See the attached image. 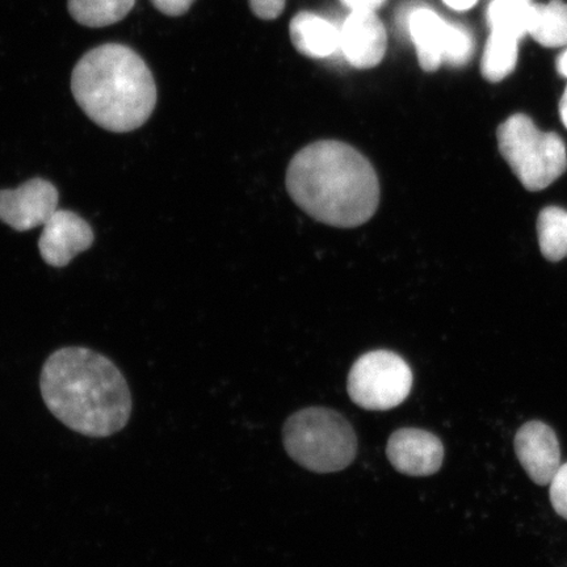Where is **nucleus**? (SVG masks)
Instances as JSON below:
<instances>
[{
    "mask_svg": "<svg viewBox=\"0 0 567 567\" xmlns=\"http://www.w3.org/2000/svg\"><path fill=\"white\" fill-rule=\"evenodd\" d=\"M42 400L61 423L87 437H110L131 420L133 401L122 371L86 347H63L48 358Z\"/></svg>",
    "mask_w": 567,
    "mask_h": 567,
    "instance_id": "nucleus-1",
    "label": "nucleus"
},
{
    "mask_svg": "<svg viewBox=\"0 0 567 567\" xmlns=\"http://www.w3.org/2000/svg\"><path fill=\"white\" fill-rule=\"evenodd\" d=\"M287 188L305 213L337 228L370 221L380 202L371 162L339 141H318L297 153L288 167Z\"/></svg>",
    "mask_w": 567,
    "mask_h": 567,
    "instance_id": "nucleus-2",
    "label": "nucleus"
},
{
    "mask_svg": "<svg viewBox=\"0 0 567 567\" xmlns=\"http://www.w3.org/2000/svg\"><path fill=\"white\" fill-rule=\"evenodd\" d=\"M82 111L103 130L130 133L144 125L157 105L151 69L132 48L104 44L84 54L71 75Z\"/></svg>",
    "mask_w": 567,
    "mask_h": 567,
    "instance_id": "nucleus-3",
    "label": "nucleus"
},
{
    "mask_svg": "<svg viewBox=\"0 0 567 567\" xmlns=\"http://www.w3.org/2000/svg\"><path fill=\"white\" fill-rule=\"evenodd\" d=\"M282 437L288 455L316 473L343 471L358 453V437L351 423L331 409L299 411L284 425Z\"/></svg>",
    "mask_w": 567,
    "mask_h": 567,
    "instance_id": "nucleus-4",
    "label": "nucleus"
},
{
    "mask_svg": "<svg viewBox=\"0 0 567 567\" xmlns=\"http://www.w3.org/2000/svg\"><path fill=\"white\" fill-rule=\"evenodd\" d=\"M502 157L523 187L536 193L548 188L567 168L565 142L555 132H542L523 113L509 116L496 131Z\"/></svg>",
    "mask_w": 567,
    "mask_h": 567,
    "instance_id": "nucleus-5",
    "label": "nucleus"
},
{
    "mask_svg": "<svg viewBox=\"0 0 567 567\" xmlns=\"http://www.w3.org/2000/svg\"><path fill=\"white\" fill-rule=\"evenodd\" d=\"M413 386V372L400 354L379 350L354 361L349 374V394L358 406L385 411L400 406Z\"/></svg>",
    "mask_w": 567,
    "mask_h": 567,
    "instance_id": "nucleus-6",
    "label": "nucleus"
},
{
    "mask_svg": "<svg viewBox=\"0 0 567 567\" xmlns=\"http://www.w3.org/2000/svg\"><path fill=\"white\" fill-rule=\"evenodd\" d=\"M59 200L53 183L34 177L16 189L0 190V221L13 230L30 231L51 219Z\"/></svg>",
    "mask_w": 567,
    "mask_h": 567,
    "instance_id": "nucleus-7",
    "label": "nucleus"
},
{
    "mask_svg": "<svg viewBox=\"0 0 567 567\" xmlns=\"http://www.w3.org/2000/svg\"><path fill=\"white\" fill-rule=\"evenodd\" d=\"M91 225L71 210H59L49 219L39 239L41 258L49 266L66 267L76 255L94 245Z\"/></svg>",
    "mask_w": 567,
    "mask_h": 567,
    "instance_id": "nucleus-8",
    "label": "nucleus"
},
{
    "mask_svg": "<svg viewBox=\"0 0 567 567\" xmlns=\"http://www.w3.org/2000/svg\"><path fill=\"white\" fill-rule=\"evenodd\" d=\"M386 455L396 471L411 477H427L441 470L444 446L429 431L402 429L389 437Z\"/></svg>",
    "mask_w": 567,
    "mask_h": 567,
    "instance_id": "nucleus-9",
    "label": "nucleus"
},
{
    "mask_svg": "<svg viewBox=\"0 0 567 567\" xmlns=\"http://www.w3.org/2000/svg\"><path fill=\"white\" fill-rule=\"evenodd\" d=\"M514 446L529 478L540 486L550 485L561 466V450L555 430L547 423L530 421L516 432Z\"/></svg>",
    "mask_w": 567,
    "mask_h": 567,
    "instance_id": "nucleus-10",
    "label": "nucleus"
},
{
    "mask_svg": "<svg viewBox=\"0 0 567 567\" xmlns=\"http://www.w3.org/2000/svg\"><path fill=\"white\" fill-rule=\"evenodd\" d=\"M386 48L385 27L374 11H352L340 28V51L353 68L380 65Z\"/></svg>",
    "mask_w": 567,
    "mask_h": 567,
    "instance_id": "nucleus-11",
    "label": "nucleus"
},
{
    "mask_svg": "<svg viewBox=\"0 0 567 567\" xmlns=\"http://www.w3.org/2000/svg\"><path fill=\"white\" fill-rule=\"evenodd\" d=\"M445 28L446 21L422 4L409 19V38L414 42L421 68L427 73L443 65Z\"/></svg>",
    "mask_w": 567,
    "mask_h": 567,
    "instance_id": "nucleus-12",
    "label": "nucleus"
},
{
    "mask_svg": "<svg viewBox=\"0 0 567 567\" xmlns=\"http://www.w3.org/2000/svg\"><path fill=\"white\" fill-rule=\"evenodd\" d=\"M289 33L296 51L310 59H326L340 49V30L315 13L301 12L295 17Z\"/></svg>",
    "mask_w": 567,
    "mask_h": 567,
    "instance_id": "nucleus-13",
    "label": "nucleus"
},
{
    "mask_svg": "<svg viewBox=\"0 0 567 567\" xmlns=\"http://www.w3.org/2000/svg\"><path fill=\"white\" fill-rule=\"evenodd\" d=\"M528 34L545 48L567 45V4L563 0L532 3Z\"/></svg>",
    "mask_w": 567,
    "mask_h": 567,
    "instance_id": "nucleus-14",
    "label": "nucleus"
},
{
    "mask_svg": "<svg viewBox=\"0 0 567 567\" xmlns=\"http://www.w3.org/2000/svg\"><path fill=\"white\" fill-rule=\"evenodd\" d=\"M137 0H69V12L76 23L103 28L118 23L136 6Z\"/></svg>",
    "mask_w": 567,
    "mask_h": 567,
    "instance_id": "nucleus-15",
    "label": "nucleus"
},
{
    "mask_svg": "<svg viewBox=\"0 0 567 567\" xmlns=\"http://www.w3.org/2000/svg\"><path fill=\"white\" fill-rule=\"evenodd\" d=\"M530 0H492L486 20L492 32L509 35L520 41L528 34Z\"/></svg>",
    "mask_w": 567,
    "mask_h": 567,
    "instance_id": "nucleus-16",
    "label": "nucleus"
},
{
    "mask_svg": "<svg viewBox=\"0 0 567 567\" xmlns=\"http://www.w3.org/2000/svg\"><path fill=\"white\" fill-rule=\"evenodd\" d=\"M519 41L509 35L492 32L488 35L484 55L481 61V73L487 82L498 83L513 73L517 63Z\"/></svg>",
    "mask_w": 567,
    "mask_h": 567,
    "instance_id": "nucleus-17",
    "label": "nucleus"
},
{
    "mask_svg": "<svg viewBox=\"0 0 567 567\" xmlns=\"http://www.w3.org/2000/svg\"><path fill=\"white\" fill-rule=\"evenodd\" d=\"M537 236L545 259L559 261L567 258V210L544 208L537 218Z\"/></svg>",
    "mask_w": 567,
    "mask_h": 567,
    "instance_id": "nucleus-18",
    "label": "nucleus"
},
{
    "mask_svg": "<svg viewBox=\"0 0 567 567\" xmlns=\"http://www.w3.org/2000/svg\"><path fill=\"white\" fill-rule=\"evenodd\" d=\"M474 52H476V40L470 28L464 24L446 23L443 65L464 68L471 62Z\"/></svg>",
    "mask_w": 567,
    "mask_h": 567,
    "instance_id": "nucleus-19",
    "label": "nucleus"
},
{
    "mask_svg": "<svg viewBox=\"0 0 567 567\" xmlns=\"http://www.w3.org/2000/svg\"><path fill=\"white\" fill-rule=\"evenodd\" d=\"M550 502L555 512L567 520V463L559 466L550 482Z\"/></svg>",
    "mask_w": 567,
    "mask_h": 567,
    "instance_id": "nucleus-20",
    "label": "nucleus"
},
{
    "mask_svg": "<svg viewBox=\"0 0 567 567\" xmlns=\"http://www.w3.org/2000/svg\"><path fill=\"white\" fill-rule=\"evenodd\" d=\"M251 10L259 19L274 20L281 16L286 0H248Z\"/></svg>",
    "mask_w": 567,
    "mask_h": 567,
    "instance_id": "nucleus-21",
    "label": "nucleus"
},
{
    "mask_svg": "<svg viewBox=\"0 0 567 567\" xmlns=\"http://www.w3.org/2000/svg\"><path fill=\"white\" fill-rule=\"evenodd\" d=\"M151 2L163 16L177 18L187 13L195 0H151Z\"/></svg>",
    "mask_w": 567,
    "mask_h": 567,
    "instance_id": "nucleus-22",
    "label": "nucleus"
},
{
    "mask_svg": "<svg viewBox=\"0 0 567 567\" xmlns=\"http://www.w3.org/2000/svg\"><path fill=\"white\" fill-rule=\"evenodd\" d=\"M344 6L349 7L352 11H378L386 3V0H340Z\"/></svg>",
    "mask_w": 567,
    "mask_h": 567,
    "instance_id": "nucleus-23",
    "label": "nucleus"
},
{
    "mask_svg": "<svg viewBox=\"0 0 567 567\" xmlns=\"http://www.w3.org/2000/svg\"><path fill=\"white\" fill-rule=\"evenodd\" d=\"M443 2L453 10L466 11L476 6L478 0H443Z\"/></svg>",
    "mask_w": 567,
    "mask_h": 567,
    "instance_id": "nucleus-24",
    "label": "nucleus"
},
{
    "mask_svg": "<svg viewBox=\"0 0 567 567\" xmlns=\"http://www.w3.org/2000/svg\"><path fill=\"white\" fill-rule=\"evenodd\" d=\"M559 116H561V122L567 130V86L564 91L561 101H559Z\"/></svg>",
    "mask_w": 567,
    "mask_h": 567,
    "instance_id": "nucleus-25",
    "label": "nucleus"
},
{
    "mask_svg": "<svg viewBox=\"0 0 567 567\" xmlns=\"http://www.w3.org/2000/svg\"><path fill=\"white\" fill-rule=\"evenodd\" d=\"M557 70L558 73L561 74L567 80V51H565L561 55L558 56Z\"/></svg>",
    "mask_w": 567,
    "mask_h": 567,
    "instance_id": "nucleus-26",
    "label": "nucleus"
}]
</instances>
